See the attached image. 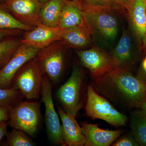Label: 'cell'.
<instances>
[{
  "instance_id": "cell-26",
  "label": "cell",
  "mask_w": 146,
  "mask_h": 146,
  "mask_svg": "<svg viewBox=\"0 0 146 146\" xmlns=\"http://www.w3.org/2000/svg\"><path fill=\"white\" fill-rule=\"evenodd\" d=\"M112 146H139L132 134L122 137L117 141H115Z\"/></svg>"
},
{
  "instance_id": "cell-30",
  "label": "cell",
  "mask_w": 146,
  "mask_h": 146,
  "mask_svg": "<svg viewBox=\"0 0 146 146\" xmlns=\"http://www.w3.org/2000/svg\"><path fill=\"white\" fill-rule=\"evenodd\" d=\"M9 123L8 121L0 124V143L3 138L7 134V127Z\"/></svg>"
},
{
  "instance_id": "cell-2",
  "label": "cell",
  "mask_w": 146,
  "mask_h": 146,
  "mask_svg": "<svg viewBox=\"0 0 146 146\" xmlns=\"http://www.w3.org/2000/svg\"><path fill=\"white\" fill-rule=\"evenodd\" d=\"M79 4L84 11L86 25L92 36L106 44L114 41L119 31L118 21L114 11Z\"/></svg>"
},
{
  "instance_id": "cell-10",
  "label": "cell",
  "mask_w": 146,
  "mask_h": 146,
  "mask_svg": "<svg viewBox=\"0 0 146 146\" xmlns=\"http://www.w3.org/2000/svg\"><path fill=\"white\" fill-rule=\"evenodd\" d=\"M40 50L21 44L8 63L0 70V87L9 88L16 73L22 66L36 57Z\"/></svg>"
},
{
  "instance_id": "cell-19",
  "label": "cell",
  "mask_w": 146,
  "mask_h": 146,
  "mask_svg": "<svg viewBox=\"0 0 146 146\" xmlns=\"http://www.w3.org/2000/svg\"><path fill=\"white\" fill-rule=\"evenodd\" d=\"M66 2L63 0H51L43 3L39 12L42 23L52 27H58L62 9Z\"/></svg>"
},
{
  "instance_id": "cell-18",
  "label": "cell",
  "mask_w": 146,
  "mask_h": 146,
  "mask_svg": "<svg viewBox=\"0 0 146 146\" xmlns=\"http://www.w3.org/2000/svg\"><path fill=\"white\" fill-rule=\"evenodd\" d=\"M86 24L85 13L77 1L65 3L61 13L58 27L66 29Z\"/></svg>"
},
{
  "instance_id": "cell-28",
  "label": "cell",
  "mask_w": 146,
  "mask_h": 146,
  "mask_svg": "<svg viewBox=\"0 0 146 146\" xmlns=\"http://www.w3.org/2000/svg\"><path fill=\"white\" fill-rule=\"evenodd\" d=\"M11 109L0 106V124L7 122L10 119Z\"/></svg>"
},
{
  "instance_id": "cell-3",
  "label": "cell",
  "mask_w": 146,
  "mask_h": 146,
  "mask_svg": "<svg viewBox=\"0 0 146 146\" xmlns=\"http://www.w3.org/2000/svg\"><path fill=\"white\" fill-rule=\"evenodd\" d=\"M85 110L88 117L104 120L117 127L125 125L127 121V117L117 110L106 98L97 93L92 85L87 88Z\"/></svg>"
},
{
  "instance_id": "cell-20",
  "label": "cell",
  "mask_w": 146,
  "mask_h": 146,
  "mask_svg": "<svg viewBox=\"0 0 146 146\" xmlns=\"http://www.w3.org/2000/svg\"><path fill=\"white\" fill-rule=\"evenodd\" d=\"M131 134L139 146H146V113L142 109L131 113Z\"/></svg>"
},
{
  "instance_id": "cell-7",
  "label": "cell",
  "mask_w": 146,
  "mask_h": 146,
  "mask_svg": "<svg viewBox=\"0 0 146 146\" xmlns=\"http://www.w3.org/2000/svg\"><path fill=\"white\" fill-rule=\"evenodd\" d=\"M52 82L46 75L42 82V101L45 108V122L49 140L55 145L65 146L60 117L55 109L52 95Z\"/></svg>"
},
{
  "instance_id": "cell-27",
  "label": "cell",
  "mask_w": 146,
  "mask_h": 146,
  "mask_svg": "<svg viewBox=\"0 0 146 146\" xmlns=\"http://www.w3.org/2000/svg\"><path fill=\"white\" fill-rule=\"evenodd\" d=\"M21 31L19 30L0 29V40L10 36H18L21 34Z\"/></svg>"
},
{
  "instance_id": "cell-5",
  "label": "cell",
  "mask_w": 146,
  "mask_h": 146,
  "mask_svg": "<svg viewBox=\"0 0 146 146\" xmlns=\"http://www.w3.org/2000/svg\"><path fill=\"white\" fill-rule=\"evenodd\" d=\"M44 75L35 57L24 64L16 73L12 86L20 90L27 100L38 99L41 95Z\"/></svg>"
},
{
  "instance_id": "cell-8",
  "label": "cell",
  "mask_w": 146,
  "mask_h": 146,
  "mask_svg": "<svg viewBox=\"0 0 146 146\" xmlns=\"http://www.w3.org/2000/svg\"><path fill=\"white\" fill-rule=\"evenodd\" d=\"M65 48L60 41H56L40 50L36 56L43 72L54 84L59 81L64 70Z\"/></svg>"
},
{
  "instance_id": "cell-9",
  "label": "cell",
  "mask_w": 146,
  "mask_h": 146,
  "mask_svg": "<svg viewBox=\"0 0 146 146\" xmlns=\"http://www.w3.org/2000/svg\"><path fill=\"white\" fill-rule=\"evenodd\" d=\"M82 64L90 72L93 79L116 69L111 54L99 47L76 51Z\"/></svg>"
},
{
  "instance_id": "cell-13",
  "label": "cell",
  "mask_w": 146,
  "mask_h": 146,
  "mask_svg": "<svg viewBox=\"0 0 146 146\" xmlns=\"http://www.w3.org/2000/svg\"><path fill=\"white\" fill-rule=\"evenodd\" d=\"M81 127L85 140L84 146H108L123 132L122 130L102 129L98 125L82 123Z\"/></svg>"
},
{
  "instance_id": "cell-14",
  "label": "cell",
  "mask_w": 146,
  "mask_h": 146,
  "mask_svg": "<svg viewBox=\"0 0 146 146\" xmlns=\"http://www.w3.org/2000/svg\"><path fill=\"white\" fill-rule=\"evenodd\" d=\"M62 122V134L65 146H83L85 140L81 126L75 117L68 114L59 106H56Z\"/></svg>"
},
{
  "instance_id": "cell-12",
  "label": "cell",
  "mask_w": 146,
  "mask_h": 146,
  "mask_svg": "<svg viewBox=\"0 0 146 146\" xmlns=\"http://www.w3.org/2000/svg\"><path fill=\"white\" fill-rule=\"evenodd\" d=\"M61 29L41 24L24 33L21 44L41 50L56 41H60Z\"/></svg>"
},
{
  "instance_id": "cell-21",
  "label": "cell",
  "mask_w": 146,
  "mask_h": 146,
  "mask_svg": "<svg viewBox=\"0 0 146 146\" xmlns=\"http://www.w3.org/2000/svg\"><path fill=\"white\" fill-rule=\"evenodd\" d=\"M16 36H10L0 40V70L8 63L21 44V40Z\"/></svg>"
},
{
  "instance_id": "cell-17",
  "label": "cell",
  "mask_w": 146,
  "mask_h": 146,
  "mask_svg": "<svg viewBox=\"0 0 146 146\" xmlns=\"http://www.w3.org/2000/svg\"><path fill=\"white\" fill-rule=\"evenodd\" d=\"M116 69H126L132 65L135 60L130 34L126 30L123 31L118 44L111 54Z\"/></svg>"
},
{
  "instance_id": "cell-35",
  "label": "cell",
  "mask_w": 146,
  "mask_h": 146,
  "mask_svg": "<svg viewBox=\"0 0 146 146\" xmlns=\"http://www.w3.org/2000/svg\"><path fill=\"white\" fill-rule=\"evenodd\" d=\"M73 1H78V0H73Z\"/></svg>"
},
{
  "instance_id": "cell-11",
  "label": "cell",
  "mask_w": 146,
  "mask_h": 146,
  "mask_svg": "<svg viewBox=\"0 0 146 146\" xmlns=\"http://www.w3.org/2000/svg\"><path fill=\"white\" fill-rule=\"evenodd\" d=\"M5 7L22 23L33 27L42 24L39 12L43 3L39 0H7Z\"/></svg>"
},
{
  "instance_id": "cell-25",
  "label": "cell",
  "mask_w": 146,
  "mask_h": 146,
  "mask_svg": "<svg viewBox=\"0 0 146 146\" xmlns=\"http://www.w3.org/2000/svg\"><path fill=\"white\" fill-rule=\"evenodd\" d=\"M7 136V144L9 146H33L35 144L25 132L13 129Z\"/></svg>"
},
{
  "instance_id": "cell-36",
  "label": "cell",
  "mask_w": 146,
  "mask_h": 146,
  "mask_svg": "<svg viewBox=\"0 0 146 146\" xmlns=\"http://www.w3.org/2000/svg\"></svg>"
},
{
  "instance_id": "cell-24",
  "label": "cell",
  "mask_w": 146,
  "mask_h": 146,
  "mask_svg": "<svg viewBox=\"0 0 146 146\" xmlns=\"http://www.w3.org/2000/svg\"><path fill=\"white\" fill-rule=\"evenodd\" d=\"M127 0H78L80 4L107 8L113 11L125 9Z\"/></svg>"
},
{
  "instance_id": "cell-31",
  "label": "cell",
  "mask_w": 146,
  "mask_h": 146,
  "mask_svg": "<svg viewBox=\"0 0 146 146\" xmlns=\"http://www.w3.org/2000/svg\"><path fill=\"white\" fill-rule=\"evenodd\" d=\"M140 109H142L144 112L146 113V101L144 102L143 104L141 105Z\"/></svg>"
},
{
  "instance_id": "cell-15",
  "label": "cell",
  "mask_w": 146,
  "mask_h": 146,
  "mask_svg": "<svg viewBox=\"0 0 146 146\" xmlns=\"http://www.w3.org/2000/svg\"><path fill=\"white\" fill-rule=\"evenodd\" d=\"M125 9L136 38L143 41L146 33V0H127Z\"/></svg>"
},
{
  "instance_id": "cell-1",
  "label": "cell",
  "mask_w": 146,
  "mask_h": 146,
  "mask_svg": "<svg viewBox=\"0 0 146 146\" xmlns=\"http://www.w3.org/2000/svg\"><path fill=\"white\" fill-rule=\"evenodd\" d=\"M93 79L95 90L115 103L140 108L146 101V83L128 70L117 68Z\"/></svg>"
},
{
  "instance_id": "cell-32",
  "label": "cell",
  "mask_w": 146,
  "mask_h": 146,
  "mask_svg": "<svg viewBox=\"0 0 146 146\" xmlns=\"http://www.w3.org/2000/svg\"><path fill=\"white\" fill-rule=\"evenodd\" d=\"M39 1L40 2L43 3H44L47 2L51 1V0H39ZM63 1H65V2H68L69 1H70V0H63Z\"/></svg>"
},
{
  "instance_id": "cell-6",
  "label": "cell",
  "mask_w": 146,
  "mask_h": 146,
  "mask_svg": "<svg viewBox=\"0 0 146 146\" xmlns=\"http://www.w3.org/2000/svg\"><path fill=\"white\" fill-rule=\"evenodd\" d=\"M40 106L38 102H20L11 109L9 125L29 136H34L41 119Z\"/></svg>"
},
{
  "instance_id": "cell-23",
  "label": "cell",
  "mask_w": 146,
  "mask_h": 146,
  "mask_svg": "<svg viewBox=\"0 0 146 146\" xmlns=\"http://www.w3.org/2000/svg\"><path fill=\"white\" fill-rule=\"evenodd\" d=\"M24 98L20 90L14 86L7 88L0 87V106L11 109Z\"/></svg>"
},
{
  "instance_id": "cell-33",
  "label": "cell",
  "mask_w": 146,
  "mask_h": 146,
  "mask_svg": "<svg viewBox=\"0 0 146 146\" xmlns=\"http://www.w3.org/2000/svg\"><path fill=\"white\" fill-rule=\"evenodd\" d=\"M143 42L144 44L146 46V33L145 34V36H144L143 39Z\"/></svg>"
},
{
  "instance_id": "cell-22",
  "label": "cell",
  "mask_w": 146,
  "mask_h": 146,
  "mask_svg": "<svg viewBox=\"0 0 146 146\" xmlns=\"http://www.w3.org/2000/svg\"><path fill=\"white\" fill-rule=\"evenodd\" d=\"M34 27L18 21L12 14L0 6V29L29 31Z\"/></svg>"
},
{
  "instance_id": "cell-4",
  "label": "cell",
  "mask_w": 146,
  "mask_h": 146,
  "mask_svg": "<svg viewBox=\"0 0 146 146\" xmlns=\"http://www.w3.org/2000/svg\"><path fill=\"white\" fill-rule=\"evenodd\" d=\"M83 85L82 70L78 66H74L70 77L57 92L58 99L63 109L75 117L83 106Z\"/></svg>"
},
{
  "instance_id": "cell-34",
  "label": "cell",
  "mask_w": 146,
  "mask_h": 146,
  "mask_svg": "<svg viewBox=\"0 0 146 146\" xmlns=\"http://www.w3.org/2000/svg\"><path fill=\"white\" fill-rule=\"evenodd\" d=\"M2 1H6L7 0H2Z\"/></svg>"
},
{
  "instance_id": "cell-16",
  "label": "cell",
  "mask_w": 146,
  "mask_h": 146,
  "mask_svg": "<svg viewBox=\"0 0 146 146\" xmlns=\"http://www.w3.org/2000/svg\"><path fill=\"white\" fill-rule=\"evenodd\" d=\"M91 32L86 24L66 29H61L60 40L65 48L81 49L91 42Z\"/></svg>"
},
{
  "instance_id": "cell-29",
  "label": "cell",
  "mask_w": 146,
  "mask_h": 146,
  "mask_svg": "<svg viewBox=\"0 0 146 146\" xmlns=\"http://www.w3.org/2000/svg\"><path fill=\"white\" fill-rule=\"evenodd\" d=\"M136 77L141 81L146 83V54L141 63Z\"/></svg>"
}]
</instances>
